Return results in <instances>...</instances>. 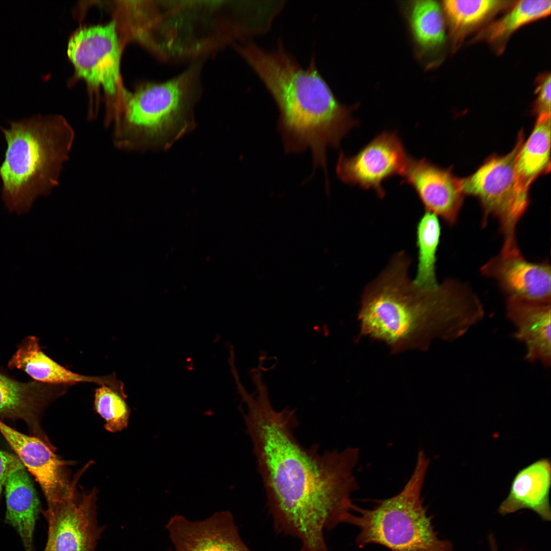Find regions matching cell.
Here are the masks:
<instances>
[{
	"mask_svg": "<svg viewBox=\"0 0 551 551\" xmlns=\"http://www.w3.org/2000/svg\"><path fill=\"white\" fill-rule=\"evenodd\" d=\"M243 418L274 531L298 539L299 551H329L324 531L354 510L359 449L304 447L294 436L295 410L277 411L268 399L247 406Z\"/></svg>",
	"mask_w": 551,
	"mask_h": 551,
	"instance_id": "1",
	"label": "cell"
},
{
	"mask_svg": "<svg viewBox=\"0 0 551 551\" xmlns=\"http://www.w3.org/2000/svg\"><path fill=\"white\" fill-rule=\"evenodd\" d=\"M264 83L278 107V130L284 151L312 153L314 168L327 174V151L337 148L358 124L353 108L341 104L319 72L314 58L303 68L280 42L268 51L250 41L234 45Z\"/></svg>",
	"mask_w": 551,
	"mask_h": 551,
	"instance_id": "2",
	"label": "cell"
},
{
	"mask_svg": "<svg viewBox=\"0 0 551 551\" xmlns=\"http://www.w3.org/2000/svg\"><path fill=\"white\" fill-rule=\"evenodd\" d=\"M410 264L404 251L396 253L364 290L358 314L360 334L384 342L395 353L443 339L455 313L448 288L417 285L410 277Z\"/></svg>",
	"mask_w": 551,
	"mask_h": 551,
	"instance_id": "3",
	"label": "cell"
},
{
	"mask_svg": "<svg viewBox=\"0 0 551 551\" xmlns=\"http://www.w3.org/2000/svg\"><path fill=\"white\" fill-rule=\"evenodd\" d=\"M0 126L7 146L0 165L2 197L11 212H28L35 199L59 184L75 138L73 128L61 115L36 116Z\"/></svg>",
	"mask_w": 551,
	"mask_h": 551,
	"instance_id": "4",
	"label": "cell"
},
{
	"mask_svg": "<svg viewBox=\"0 0 551 551\" xmlns=\"http://www.w3.org/2000/svg\"><path fill=\"white\" fill-rule=\"evenodd\" d=\"M429 464L419 450L412 474L398 493L378 500L371 509L354 506L358 514L352 513L346 523L359 528V547L377 544L391 551H453L450 542L438 537L421 497Z\"/></svg>",
	"mask_w": 551,
	"mask_h": 551,
	"instance_id": "5",
	"label": "cell"
},
{
	"mask_svg": "<svg viewBox=\"0 0 551 551\" xmlns=\"http://www.w3.org/2000/svg\"><path fill=\"white\" fill-rule=\"evenodd\" d=\"M204 59L166 81L140 86L126 98L114 124L113 142L119 149L147 148L186 122L201 91Z\"/></svg>",
	"mask_w": 551,
	"mask_h": 551,
	"instance_id": "6",
	"label": "cell"
},
{
	"mask_svg": "<svg viewBox=\"0 0 551 551\" xmlns=\"http://www.w3.org/2000/svg\"><path fill=\"white\" fill-rule=\"evenodd\" d=\"M524 142L522 131L513 149L504 156H492L472 174L460 180L463 193L477 197L485 214L498 220L503 236L500 253L520 252L516 229L529 205L528 190L519 181L516 161Z\"/></svg>",
	"mask_w": 551,
	"mask_h": 551,
	"instance_id": "7",
	"label": "cell"
},
{
	"mask_svg": "<svg viewBox=\"0 0 551 551\" xmlns=\"http://www.w3.org/2000/svg\"><path fill=\"white\" fill-rule=\"evenodd\" d=\"M116 22L85 27L70 38L67 53L77 76L115 95L120 75L121 48Z\"/></svg>",
	"mask_w": 551,
	"mask_h": 551,
	"instance_id": "8",
	"label": "cell"
},
{
	"mask_svg": "<svg viewBox=\"0 0 551 551\" xmlns=\"http://www.w3.org/2000/svg\"><path fill=\"white\" fill-rule=\"evenodd\" d=\"M409 157L398 134L384 131L354 156L340 152L336 172L342 182L372 189L382 198L385 195L383 182L392 176H402Z\"/></svg>",
	"mask_w": 551,
	"mask_h": 551,
	"instance_id": "9",
	"label": "cell"
},
{
	"mask_svg": "<svg viewBox=\"0 0 551 551\" xmlns=\"http://www.w3.org/2000/svg\"><path fill=\"white\" fill-rule=\"evenodd\" d=\"M97 490L80 493L48 505L43 511L48 524L43 551H95L105 527L97 518ZM30 551V550H26Z\"/></svg>",
	"mask_w": 551,
	"mask_h": 551,
	"instance_id": "10",
	"label": "cell"
},
{
	"mask_svg": "<svg viewBox=\"0 0 551 551\" xmlns=\"http://www.w3.org/2000/svg\"><path fill=\"white\" fill-rule=\"evenodd\" d=\"M0 433L39 484L47 506L60 502L75 492L79 477L78 475L75 480L70 482L66 462L55 454L52 443L23 434L1 420Z\"/></svg>",
	"mask_w": 551,
	"mask_h": 551,
	"instance_id": "11",
	"label": "cell"
},
{
	"mask_svg": "<svg viewBox=\"0 0 551 551\" xmlns=\"http://www.w3.org/2000/svg\"><path fill=\"white\" fill-rule=\"evenodd\" d=\"M165 528L174 551H252L241 538L234 516L228 510L197 521L176 514Z\"/></svg>",
	"mask_w": 551,
	"mask_h": 551,
	"instance_id": "12",
	"label": "cell"
},
{
	"mask_svg": "<svg viewBox=\"0 0 551 551\" xmlns=\"http://www.w3.org/2000/svg\"><path fill=\"white\" fill-rule=\"evenodd\" d=\"M402 184L410 185L427 211L454 224L461 209L463 193L460 180L449 169L441 168L425 158L409 157L402 176Z\"/></svg>",
	"mask_w": 551,
	"mask_h": 551,
	"instance_id": "13",
	"label": "cell"
},
{
	"mask_svg": "<svg viewBox=\"0 0 551 551\" xmlns=\"http://www.w3.org/2000/svg\"><path fill=\"white\" fill-rule=\"evenodd\" d=\"M480 271L495 281L508 298L550 302V267L546 262H531L521 253H499L483 265Z\"/></svg>",
	"mask_w": 551,
	"mask_h": 551,
	"instance_id": "14",
	"label": "cell"
},
{
	"mask_svg": "<svg viewBox=\"0 0 551 551\" xmlns=\"http://www.w3.org/2000/svg\"><path fill=\"white\" fill-rule=\"evenodd\" d=\"M69 386L35 381L20 382L0 372V420L23 421L31 435L51 443L41 427L45 409L65 393Z\"/></svg>",
	"mask_w": 551,
	"mask_h": 551,
	"instance_id": "15",
	"label": "cell"
},
{
	"mask_svg": "<svg viewBox=\"0 0 551 551\" xmlns=\"http://www.w3.org/2000/svg\"><path fill=\"white\" fill-rule=\"evenodd\" d=\"M10 369L21 370L33 381L52 385L71 386L79 383H91L107 386L119 391L124 390L123 383L114 373L105 376H88L75 373L46 355L34 336L24 338L8 363Z\"/></svg>",
	"mask_w": 551,
	"mask_h": 551,
	"instance_id": "16",
	"label": "cell"
},
{
	"mask_svg": "<svg viewBox=\"0 0 551 551\" xmlns=\"http://www.w3.org/2000/svg\"><path fill=\"white\" fill-rule=\"evenodd\" d=\"M550 302L508 298L506 316L514 325V337L525 347L524 359L548 367L551 361Z\"/></svg>",
	"mask_w": 551,
	"mask_h": 551,
	"instance_id": "17",
	"label": "cell"
},
{
	"mask_svg": "<svg viewBox=\"0 0 551 551\" xmlns=\"http://www.w3.org/2000/svg\"><path fill=\"white\" fill-rule=\"evenodd\" d=\"M550 460L542 458L520 470L514 477L507 497L498 511L507 515L524 509L531 510L542 520L550 521Z\"/></svg>",
	"mask_w": 551,
	"mask_h": 551,
	"instance_id": "18",
	"label": "cell"
},
{
	"mask_svg": "<svg viewBox=\"0 0 551 551\" xmlns=\"http://www.w3.org/2000/svg\"><path fill=\"white\" fill-rule=\"evenodd\" d=\"M6 522L20 536L26 550L33 551V539L39 502L23 464L8 477L5 484Z\"/></svg>",
	"mask_w": 551,
	"mask_h": 551,
	"instance_id": "19",
	"label": "cell"
},
{
	"mask_svg": "<svg viewBox=\"0 0 551 551\" xmlns=\"http://www.w3.org/2000/svg\"><path fill=\"white\" fill-rule=\"evenodd\" d=\"M408 16L417 53L424 61L445 41L441 7L435 1H413L409 5Z\"/></svg>",
	"mask_w": 551,
	"mask_h": 551,
	"instance_id": "20",
	"label": "cell"
},
{
	"mask_svg": "<svg viewBox=\"0 0 551 551\" xmlns=\"http://www.w3.org/2000/svg\"><path fill=\"white\" fill-rule=\"evenodd\" d=\"M550 148V115L539 116L516 161L519 181L528 189L537 177L549 171Z\"/></svg>",
	"mask_w": 551,
	"mask_h": 551,
	"instance_id": "21",
	"label": "cell"
},
{
	"mask_svg": "<svg viewBox=\"0 0 551 551\" xmlns=\"http://www.w3.org/2000/svg\"><path fill=\"white\" fill-rule=\"evenodd\" d=\"M440 226L438 216L425 211L417 226L416 244L418 264L414 282L424 288L436 287V254L440 236Z\"/></svg>",
	"mask_w": 551,
	"mask_h": 551,
	"instance_id": "22",
	"label": "cell"
},
{
	"mask_svg": "<svg viewBox=\"0 0 551 551\" xmlns=\"http://www.w3.org/2000/svg\"><path fill=\"white\" fill-rule=\"evenodd\" d=\"M550 9L549 0L519 1L505 16L490 26L486 38L491 41L506 39L522 26L548 16Z\"/></svg>",
	"mask_w": 551,
	"mask_h": 551,
	"instance_id": "23",
	"label": "cell"
},
{
	"mask_svg": "<svg viewBox=\"0 0 551 551\" xmlns=\"http://www.w3.org/2000/svg\"><path fill=\"white\" fill-rule=\"evenodd\" d=\"M125 392L107 386H99L95 390L94 409L105 421V428L111 433L126 429L129 423L130 409Z\"/></svg>",
	"mask_w": 551,
	"mask_h": 551,
	"instance_id": "24",
	"label": "cell"
},
{
	"mask_svg": "<svg viewBox=\"0 0 551 551\" xmlns=\"http://www.w3.org/2000/svg\"><path fill=\"white\" fill-rule=\"evenodd\" d=\"M497 0L443 1V8L453 28L465 29L473 27L503 5Z\"/></svg>",
	"mask_w": 551,
	"mask_h": 551,
	"instance_id": "25",
	"label": "cell"
},
{
	"mask_svg": "<svg viewBox=\"0 0 551 551\" xmlns=\"http://www.w3.org/2000/svg\"><path fill=\"white\" fill-rule=\"evenodd\" d=\"M550 75H546L537 88L535 112L539 116L550 115Z\"/></svg>",
	"mask_w": 551,
	"mask_h": 551,
	"instance_id": "26",
	"label": "cell"
},
{
	"mask_svg": "<svg viewBox=\"0 0 551 551\" xmlns=\"http://www.w3.org/2000/svg\"><path fill=\"white\" fill-rule=\"evenodd\" d=\"M22 464L16 455L0 449V499L3 487L8 477Z\"/></svg>",
	"mask_w": 551,
	"mask_h": 551,
	"instance_id": "27",
	"label": "cell"
},
{
	"mask_svg": "<svg viewBox=\"0 0 551 551\" xmlns=\"http://www.w3.org/2000/svg\"><path fill=\"white\" fill-rule=\"evenodd\" d=\"M490 551H498V547L497 544L496 540L494 539H491L488 541Z\"/></svg>",
	"mask_w": 551,
	"mask_h": 551,
	"instance_id": "28",
	"label": "cell"
}]
</instances>
